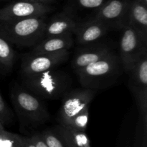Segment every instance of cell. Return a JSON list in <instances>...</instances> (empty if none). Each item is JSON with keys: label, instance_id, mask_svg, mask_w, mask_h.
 <instances>
[{"label": "cell", "instance_id": "obj_1", "mask_svg": "<svg viewBox=\"0 0 147 147\" xmlns=\"http://www.w3.org/2000/svg\"><path fill=\"white\" fill-rule=\"evenodd\" d=\"M123 71L119 55L112 50L104 58L80 69L76 74L83 88L96 91L113 85Z\"/></svg>", "mask_w": 147, "mask_h": 147}, {"label": "cell", "instance_id": "obj_2", "mask_svg": "<svg viewBox=\"0 0 147 147\" xmlns=\"http://www.w3.org/2000/svg\"><path fill=\"white\" fill-rule=\"evenodd\" d=\"M46 16L0 22V36L19 47L34 46L43 38Z\"/></svg>", "mask_w": 147, "mask_h": 147}, {"label": "cell", "instance_id": "obj_3", "mask_svg": "<svg viewBox=\"0 0 147 147\" xmlns=\"http://www.w3.org/2000/svg\"><path fill=\"white\" fill-rule=\"evenodd\" d=\"M24 86L35 96L57 99L70 90L72 80L63 71L53 69L37 74L24 76Z\"/></svg>", "mask_w": 147, "mask_h": 147}, {"label": "cell", "instance_id": "obj_4", "mask_svg": "<svg viewBox=\"0 0 147 147\" xmlns=\"http://www.w3.org/2000/svg\"><path fill=\"white\" fill-rule=\"evenodd\" d=\"M11 99L22 126H39L50 120L47 108L30 91L17 84L14 85L11 91Z\"/></svg>", "mask_w": 147, "mask_h": 147}, {"label": "cell", "instance_id": "obj_5", "mask_svg": "<svg viewBox=\"0 0 147 147\" xmlns=\"http://www.w3.org/2000/svg\"><path fill=\"white\" fill-rule=\"evenodd\" d=\"M121 30L119 56L123 71L129 73L139 56L147 50V37L129 24Z\"/></svg>", "mask_w": 147, "mask_h": 147}, {"label": "cell", "instance_id": "obj_6", "mask_svg": "<svg viewBox=\"0 0 147 147\" xmlns=\"http://www.w3.org/2000/svg\"><path fill=\"white\" fill-rule=\"evenodd\" d=\"M129 74V86L136 100L139 115L147 119V50L139 56Z\"/></svg>", "mask_w": 147, "mask_h": 147}, {"label": "cell", "instance_id": "obj_7", "mask_svg": "<svg viewBox=\"0 0 147 147\" xmlns=\"http://www.w3.org/2000/svg\"><path fill=\"white\" fill-rule=\"evenodd\" d=\"M67 50L50 53H32L25 55L22 61L23 76H30L55 69L68 59Z\"/></svg>", "mask_w": 147, "mask_h": 147}, {"label": "cell", "instance_id": "obj_8", "mask_svg": "<svg viewBox=\"0 0 147 147\" xmlns=\"http://www.w3.org/2000/svg\"><path fill=\"white\" fill-rule=\"evenodd\" d=\"M96 91L81 88L69 90L63 95L59 112L60 124L67 125L69 121L87 107L95 97Z\"/></svg>", "mask_w": 147, "mask_h": 147}, {"label": "cell", "instance_id": "obj_9", "mask_svg": "<svg viewBox=\"0 0 147 147\" xmlns=\"http://www.w3.org/2000/svg\"><path fill=\"white\" fill-rule=\"evenodd\" d=\"M53 10L54 7L48 4L18 0L0 9V22L42 17L51 12Z\"/></svg>", "mask_w": 147, "mask_h": 147}, {"label": "cell", "instance_id": "obj_10", "mask_svg": "<svg viewBox=\"0 0 147 147\" xmlns=\"http://www.w3.org/2000/svg\"><path fill=\"white\" fill-rule=\"evenodd\" d=\"M131 0H108L94 17L105 24L109 30H121L127 24Z\"/></svg>", "mask_w": 147, "mask_h": 147}, {"label": "cell", "instance_id": "obj_11", "mask_svg": "<svg viewBox=\"0 0 147 147\" xmlns=\"http://www.w3.org/2000/svg\"><path fill=\"white\" fill-rule=\"evenodd\" d=\"M109 28L100 20L91 17L86 21L79 22L76 30V41L82 46L98 43L109 32Z\"/></svg>", "mask_w": 147, "mask_h": 147}, {"label": "cell", "instance_id": "obj_12", "mask_svg": "<svg viewBox=\"0 0 147 147\" xmlns=\"http://www.w3.org/2000/svg\"><path fill=\"white\" fill-rule=\"evenodd\" d=\"M112 49L106 43H96L94 44L83 46L78 49L72 61L76 72L86 66L98 61L104 58L112 51Z\"/></svg>", "mask_w": 147, "mask_h": 147}, {"label": "cell", "instance_id": "obj_13", "mask_svg": "<svg viewBox=\"0 0 147 147\" xmlns=\"http://www.w3.org/2000/svg\"><path fill=\"white\" fill-rule=\"evenodd\" d=\"M78 24L79 22L66 12L58 13L46 22L43 38L75 34Z\"/></svg>", "mask_w": 147, "mask_h": 147}, {"label": "cell", "instance_id": "obj_14", "mask_svg": "<svg viewBox=\"0 0 147 147\" xmlns=\"http://www.w3.org/2000/svg\"><path fill=\"white\" fill-rule=\"evenodd\" d=\"M73 35L44 37L32 48V53H50L68 50L73 45Z\"/></svg>", "mask_w": 147, "mask_h": 147}, {"label": "cell", "instance_id": "obj_15", "mask_svg": "<svg viewBox=\"0 0 147 147\" xmlns=\"http://www.w3.org/2000/svg\"><path fill=\"white\" fill-rule=\"evenodd\" d=\"M55 132L66 147H91L90 140L86 131L60 124L55 128Z\"/></svg>", "mask_w": 147, "mask_h": 147}, {"label": "cell", "instance_id": "obj_16", "mask_svg": "<svg viewBox=\"0 0 147 147\" xmlns=\"http://www.w3.org/2000/svg\"><path fill=\"white\" fill-rule=\"evenodd\" d=\"M127 24L147 37V5L139 0H131Z\"/></svg>", "mask_w": 147, "mask_h": 147}, {"label": "cell", "instance_id": "obj_17", "mask_svg": "<svg viewBox=\"0 0 147 147\" xmlns=\"http://www.w3.org/2000/svg\"><path fill=\"white\" fill-rule=\"evenodd\" d=\"M108 0H70L67 10L65 12L73 15L75 12H94L95 13Z\"/></svg>", "mask_w": 147, "mask_h": 147}, {"label": "cell", "instance_id": "obj_18", "mask_svg": "<svg viewBox=\"0 0 147 147\" xmlns=\"http://www.w3.org/2000/svg\"><path fill=\"white\" fill-rule=\"evenodd\" d=\"M15 59L16 53L11 45L0 36V69L11 71Z\"/></svg>", "mask_w": 147, "mask_h": 147}, {"label": "cell", "instance_id": "obj_19", "mask_svg": "<svg viewBox=\"0 0 147 147\" xmlns=\"http://www.w3.org/2000/svg\"><path fill=\"white\" fill-rule=\"evenodd\" d=\"M90 118V106L87 107L78 114L73 117L67 125L76 129L86 131L87 129Z\"/></svg>", "mask_w": 147, "mask_h": 147}, {"label": "cell", "instance_id": "obj_20", "mask_svg": "<svg viewBox=\"0 0 147 147\" xmlns=\"http://www.w3.org/2000/svg\"><path fill=\"white\" fill-rule=\"evenodd\" d=\"M22 135L0 130V147H22Z\"/></svg>", "mask_w": 147, "mask_h": 147}, {"label": "cell", "instance_id": "obj_21", "mask_svg": "<svg viewBox=\"0 0 147 147\" xmlns=\"http://www.w3.org/2000/svg\"><path fill=\"white\" fill-rule=\"evenodd\" d=\"M40 135L48 147H66L55 131L50 129L45 130Z\"/></svg>", "mask_w": 147, "mask_h": 147}, {"label": "cell", "instance_id": "obj_22", "mask_svg": "<svg viewBox=\"0 0 147 147\" xmlns=\"http://www.w3.org/2000/svg\"><path fill=\"white\" fill-rule=\"evenodd\" d=\"M13 118H14V114L12 111L9 109L0 94V120L4 125L11 123L13 120Z\"/></svg>", "mask_w": 147, "mask_h": 147}, {"label": "cell", "instance_id": "obj_23", "mask_svg": "<svg viewBox=\"0 0 147 147\" xmlns=\"http://www.w3.org/2000/svg\"><path fill=\"white\" fill-rule=\"evenodd\" d=\"M30 138H31V140L34 143L36 147H48L46 145L42 138H41L40 133H36L34 135H32L30 137Z\"/></svg>", "mask_w": 147, "mask_h": 147}, {"label": "cell", "instance_id": "obj_24", "mask_svg": "<svg viewBox=\"0 0 147 147\" xmlns=\"http://www.w3.org/2000/svg\"><path fill=\"white\" fill-rule=\"evenodd\" d=\"M22 147H36L34 143L31 140L30 137L22 136Z\"/></svg>", "mask_w": 147, "mask_h": 147}, {"label": "cell", "instance_id": "obj_25", "mask_svg": "<svg viewBox=\"0 0 147 147\" xmlns=\"http://www.w3.org/2000/svg\"><path fill=\"white\" fill-rule=\"evenodd\" d=\"M26 1H32V2L34 3H38V4H48V5H50V4L54 2L55 0H26Z\"/></svg>", "mask_w": 147, "mask_h": 147}, {"label": "cell", "instance_id": "obj_26", "mask_svg": "<svg viewBox=\"0 0 147 147\" xmlns=\"http://www.w3.org/2000/svg\"><path fill=\"white\" fill-rule=\"evenodd\" d=\"M1 129H4V125H3L2 122H1V120H0V130Z\"/></svg>", "mask_w": 147, "mask_h": 147}, {"label": "cell", "instance_id": "obj_27", "mask_svg": "<svg viewBox=\"0 0 147 147\" xmlns=\"http://www.w3.org/2000/svg\"><path fill=\"white\" fill-rule=\"evenodd\" d=\"M139 1H141L142 3H143V4H146L147 5V0H139Z\"/></svg>", "mask_w": 147, "mask_h": 147}, {"label": "cell", "instance_id": "obj_28", "mask_svg": "<svg viewBox=\"0 0 147 147\" xmlns=\"http://www.w3.org/2000/svg\"><path fill=\"white\" fill-rule=\"evenodd\" d=\"M3 1V0H0V1Z\"/></svg>", "mask_w": 147, "mask_h": 147}, {"label": "cell", "instance_id": "obj_29", "mask_svg": "<svg viewBox=\"0 0 147 147\" xmlns=\"http://www.w3.org/2000/svg\"><path fill=\"white\" fill-rule=\"evenodd\" d=\"M0 71H1V69H0Z\"/></svg>", "mask_w": 147, "mask_h": 147}]
</instances>
